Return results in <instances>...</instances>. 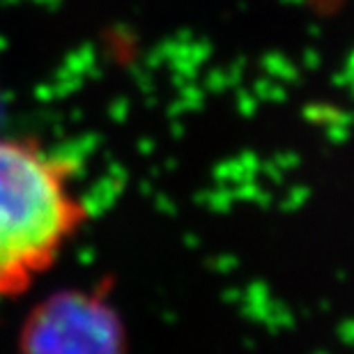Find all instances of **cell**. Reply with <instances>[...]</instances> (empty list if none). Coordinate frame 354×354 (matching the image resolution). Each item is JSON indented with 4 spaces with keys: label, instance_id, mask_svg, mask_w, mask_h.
I'll return each mask as SVG.
<instances>
[{
    "label": "cell",
    "instance_id": "obj_1",
    "mask_svg": "<svg viewBox=\"0 0 354 354\" xmlns=\"http://www.w3.org/2000/svg\"><path fill=\"white\" fill-rule=\"evenodd\" d=\"M81 168L35 136H0V299L28 295L92 216Z\"/></svg>",
    "mask_w": 354,
    "mask_h": 354
},
{
    "label": "cell",
    "instance_id": "obj_2",
    "mask_svg": "<svg viewBox=\"0 0 354 354\" xmlns=\"http://www.w3.org/2000/svg\"><path fill=\"white\" fill-rule=\"evenodd\" d=\"M28 352H122L127 327L111 301V286L60 290L35 304L19 327Z\"/></svg>",
    "mask_w": 354,
    "mask_h": 354
}]
</instances>
